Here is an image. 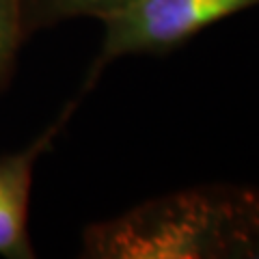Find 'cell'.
<instances>
[{"mask_svg":"<svg viewBox=\"0 0 259 259\" xmlns=\"http://www.w3.org/2000/svg\"><path fill=\"white\" fill-rule=\"evenodd\" d=\"M82 257L223 259V184L175 190L89 225Z\"/></svg>","mask_w":259,"mask_h":259,"instance_id":"6da1fadb","label":"cell"},{"mask_svg":"<svg viewBox=\"0 0 259 259\" xmlns=\"http://www.w3.org/2000/svg\"><path fill=\"white\" fill-rule=\"evenodd\" d=\"M257 5L259 0H121L97 15L104 35L82 93L121 56L168 52L212 24Z\"/></svg>","mask_w":259,"mask_h":259,"instance_id":"7a4b0ae2","label":"cell"},{"mask_svg":"<svg viewBox=\"0 0 259 259\" xmlns=\"http://www.w3.org/2000/svg\"><path fill=\"white\" fill-rule=\"evenodd\" d=\"M78 100L61 110L50 123L24 149L0 158V255L9 259H32L35 250L28 240V201L32 173L39 158L52 147L54 139L74 115Z\"/></svg>","mask_w":259,"mask_h":259,"instance_id":"3957f363","label":"cell"},{"mask_svg":"<svg viewBox=\"0 0 259 259\" xmlns=\"http://www.w3.org/2000/svg\"><path fill=\"white\" fill-rule=\"evenodd\" d=\"M223 259H259V188L223 184Z\"/></svg>","mask_w":259,"mask_h":259,"instance_id":"277c9868","label":"cell"},{"mask_svg":"<svg viewBox=\"0 0 259 259\" xmlns=\"http://www.w3.org/2000/svg\"><path fill=\"white\" fill-rule=\"evenodd\" d=\"M121 0H20L24 37L74 18H97Z\"/></svg>","mask_w":259,"mask_h":259,"instance_id":"5b68a950","label":"cell"},{"mask_svg":"<svg viewBox=\"0 0 259 259\" xmlns=\"http://www.w3.org/2000/svg\"><path fill=\"white\" fill-rule=\"evenodd\" d=\"M24 39L20 0H0V82L7 76Z\"/></svg>","mask_w":259,"mask_h":259,"instance_id":"8992f818","label":"cell"}]
</instances>
